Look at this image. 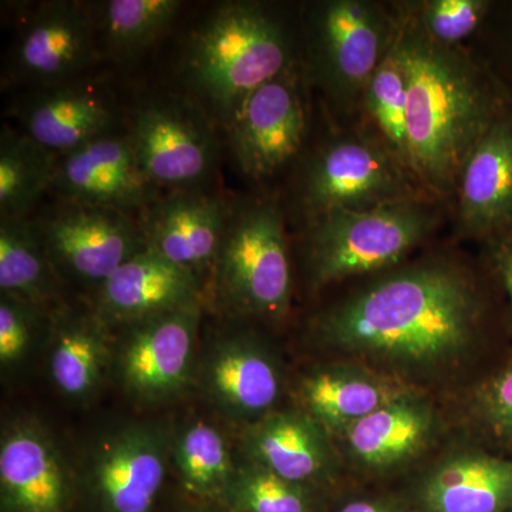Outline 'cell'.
<instances>
[{
	"mask_svg": "<svg viewBox=\"0 0 512 512\" xmlns=\"http://www.w3.org/2000/svg\"><path fill=\"white\" fill-rule=\"evenodd\" d=\"M484 303L466 271L444 261L394 272L323 312L315 336L326 348L393 375L440 372L466 355Z\"/></svg>",
	"mask_w": 512,
	"mask_h": 512,
	"instance_id": "obj_1",
	"label": "cell"
},
{
	"mask_svg": "<svg viewBox=\"0 0 512 512\" xmlns=\"http://www.w3.org/2000/svg\"><path fill=\"white\" fill-rule=\"evenodd\" d=\"M396 46L407 79L409 171L431 191H456L467 158L495 120L500 101L457 47L433 42L416 19L400 23Z\"/></svg>",
	"mask_w": 512,
	"mask_h": 512,
	"instance_id": "obj_2",
	"label": "cell"
},
{
	"mask_svg": "<svg viewBox=\"0 0 512 512\" xmlns=\"http://www.w3.org/2000/svg\"><path fill=\"white\" fill-rule=\"evenodd\" d=\"M293 55L291 29L269 6L221 3L185 47L187 96L227 127L255 90L295 67Z\"/></svg>",
	"mask_w": 512,
	"mask_h": 512,
	"instance_id": "obj_3",
	"label": "cell"
},
{
	"mask_svg": "<svg viewBox=\"0 0 512 512\" xmlns=\"http://www.w3.org/2000/svg\"><path fill=\"white\" fill-rule=\"evenodd\" d=\"M437 217L420 200L338 210L308 221L305 266L315 288L390 268L429 237Z\"/></svg>",
	"mask_w": 512,
	"mask_h": 512,
	"instance_id": "obj_4",
	"label": "cell"
},
{
	"mask_svg": "<svg viewBox=\"0 0 512 512\" xmlns=\"http://www.w3.org/2000/svg\"><path fill=\"white\" fill-rule=\"evenodd\" d=\"M284 212L271 200L231 205L215 285L221 302L238 315L278 322L291 306L292 268Z\"/></svg>",
	"mask_w": 512,
	"mask_h": 512,
	"instance_id": "obj_5",
	"label": "cell"
},
{
	"mask_svg": "<svg viewBox=\"0 0 512 512\" xmlns=\"http://www.w3.org/2000/svg\"><path fill=\"white\" fill-rule=\"evenodd\" d=\"M215 124L187 94H151L131 113L126 134L144 173L160 190H205L220 161Z\"/></svg>",
	"mask_w": 512,
	"mask_h": 512,
	"instance_id": "obj_6",
	"label": "cell"
},
{
	"mask_svg": "<svg viewBox=\"0 0 512 512\" xmlns=\"http://www.w3.org/2000/svg\"><path fill=\"white\" fill-rule=\"evenodd\" d=\"M399 25L380 6L362 0H330L308 16L309 72L323 92L350 107L396 40Z\"/></svg>",
	"mask_w": 512,
	"mask_h": 512,
	"instance_id": "obj_7",
	"label": "cell"
},
{
	"mask_svg": "<svg viewBox=\"0 0 512 512\" xmlns=\"http://www.w3.org/2000/svg\"><path fill=\"white\" fill-rule=\"evenodd\" d=\"M414 178L377 137L346 134L316 151L301 174L298 202L306 218L419 200Z\"/></svg>",
	"mask_w": 512,
	"mask_h": 512,
	"instance_id": "obj_8",
	"label": "cell"
},
{
	"mask_svg": "<svg viewBox=\"0 0 512 512\" xmlns=\"http://www.w3.org/2000/svg\"><path fill=\"white\" fill-rule=\"evenodd\" d=\"M33 221L59 279L96 291L146 249L140 221L113 208L60 201Z\"/></svg>",
	"mask_w": 512,
	"mask_h": 512,
	"instance_id": "obj_9",
	"label": "cell"
},
{
	"mask_svg": "<svg viewBox=\"0 0 512 512\" xmlns=\"http://www.w3.org/2000/svg\"><path fill=\"white\" fill-rule=\"evenodd\" d=\"M202 302L121 326L113 370L133 399L161 403L183 393L195 373Z\"/></svg>",
	"mask_w": 512,
	"mask_h": 512,
	"instance_id": "obj_10",
	"label": "cell"
},
{
	"mask_svg": "<svg viewBox=\"0 0 512 512\" xmlns=\"http://www.w3.org/2000/svg\"><path fill=\"white\" fill-rule=\"evenodd\" d=\"M92 6L49 2L30 13L9 53L8 76L30 90L84 77L97 62Z\"/></svg>",
	"mask_w": 512,
	"mask_h": 512,
	"instance_id": "obj_11",
	"label": "cell"
},
{
	"mask_svg": "<svg viewBox=\"0 0 512 512\" xmlns=\"http://www.w3.org/2000/svg\"><path fill=\"white\" fill-rule=\"evenodd\" d=\"M306 121L295 67L255 90L225 127L242 174L265 180L291 163L305 140Z\"/></svg>",
	"mask_w": 512,
	"mask_h": 512,
	"instance_id": "obj_12",
	"label": "cell"
},
{
	"mask_svg": "<svg viewBox=\"0 0 512 512\" xmlns=\"http://www.w3.org/2000/svg\"><path fill=\"white\" fill-rule=\"evenodd\" d=\"M171 436L156 423H133L107 434L87 460V476L106 512H150L168 464Z\"/></svg>",
	"mask_w": 512,
	"mask_h": 512,
	"instance_id": "obj_13",
	"label": "cell"
},
{
	"mask_svg": "<svg viewBox=\"0 0 512 512\" xmlns=\"http://www.w3.org/2000/svg\"><path fill=\"white\" fill-rule=\"evenodd\" d=\"M60 201L143 214L163 195L138 163L126 133L57 156L52 190Z\"/></svg>",
	"mask_w": 512,
	"mask_h": 512,
	"instance_id": "obj_14",
	"label": "cell"
},
{
	"mask_svg": "<svg viewBox=\"0 0 512 512\" xmlns=\"http://www.w3.org/2000/svg\"><path fill=\"white\" fill-rule=\"evenodd\" d=\"M211 348L198 369L210 402L245 426L275 412L284 392V375L264 343L248 333H229Z\"/></svg>",
	"mask_w": 512,
	"mask_h": 512,
	"instance_id": "obj_15",
	"label": "cell"
},
{
	"mask_svg": "<svg viewBox=\"0 0 512 512\" xmlns=\"http://www.w3.org/2000/svg\"><path fill=\"white\" fill-rule=\"evenodd\" d=\"M15 110L23 133L56 156L121 133L113 96L86 77L30 90Z\"/></svg>",
	"mask_w": 512,
	"mask_h": 512,
	"instance_id": "obj_16",
	"label": "cell"
},
{
	"mask_svg": "<svg viewBox=\"0 0 512 512\" xmlns=\"http://www.w3.org/2000/svg\"><path fill=\"white\" fill-rule=\"evenodd\" d=\"M0 491L6 512H67L69 464L39 420L20 417L3 429Z\"/></svg>",
	"mask_w": 512,
	"mask_h": 512,
	"instance_id": "obj_17",
	"label": "cell"
},
{
	"mask_svg": "<svg viewBox=\"0 0 512 512\" xmlns=\"http://www.w3.org/2000/svg\"><path fill=\"white\" fill-rule=\"evenodd\" d=\"M231 212L220 195L205 190L161 195L141 214L146 248L200 276L214 266Z\"/></svg>",
	"mask_w": 512,
	"mask_h": 512,
	"instance_id": "obj_18",
	"label": "cell"
},
{
	"mask_svg": "<svg viewBox=\"0 0 512 512\" xmlns=\"http://www.w3.org/2000/svg\"><path fill=\"white\" fill-rule=\"evenodd\" d=\"M198 301L200 276L146 248L121 265L97 289L94 312L111 328Z\"/></svg>",
	"mask_w": 512,
	"mask_h": 512,
	"instance_id": "obj_19",
	"label": "cell"
},
{
	"mask_svg": "<svg viewBox=\"0 0 512 512\" xmlns=\"http://www.w3.org/2000/svg\"><path fill=\"white\" fill-rule=\"evenodd\" d=\"M458 222L466 234L512 232V120L501 116L481 138L458 177Z\"/></svg>",
	"mask_w": 512,
	"mask_h": 512,
	"instance_id": "obj_20",
	"label": "cell"
},
{
	"mask_svg": "<svg viewBox=\"0 0 512 512\" xmlns=\"http://www.w3.org/2000/svg\"><path fill=\"white\" fill-rule=\"evenodd\" d=\"M245 458L291 483H319L332 473L328 431L302 410H275L245 426Z\"/></svg>",
	"mask_w": 512,
	"mask_h": 512,
	"instance_id": "obj_21",
	"label": "cell"
},
{
	"mask_svg": "<svg viewBox=\"0 0 512 512\" xmlns=\"http://www.w3.org/2000/svg\"><path fill=\"white\" fill-rule=\"evenodd\" d=\"M423 512H510L512 458L466 451L441 460L421 481Z\"/></svg>",
	"mask_w": 512,
	"mask_h": 512,
	"instance_id": "obj_22",
	"label": "cell"
},
{
	"mask_svg": "<svg viewBox=\"0 0 512 512\" xmlns=\"http://www.w3.org/2000/svg\"><path fill=\"white\" fill-rule=\"evenodd\" d=\"M392 377L356 366H326L313 370L299 383L302 412L326 431L342 434L356 421L409 394Z\"/></svg>",
	"mask_w": 512,
	"mask_h": 512,
	"instance_id": "obj_23",
	"label": "cell"
},
{
	"mask_svg": "<svg viewBox=\"0 0 512 512\" xmlns=\"http://www.w3.org/2000/svg\"><path fill=\"white\" fill-rule=\"evenodd\" d=\"M434 427L430 404L409 393L356 421L340 436L360 467L384 471L416 457L429 443Z\"/></svg>",
	"mask_w": 512,
	"mask_h": 512,
	"instance_id": "obj_24",
	"label": "cell"
},
{
	"mask_svg": "<svg viewBox=\"0 0 512 512\" xmlns=\"http://www.w3.org/2000/svg\"><path fill=\"white\" fill-rule=\"evenodd\" d=\"M110 326L96 312H60L52 322L49 375L57 392L87 402L113 367Z\"/></svg>",
	"mask_w": 512,
	"mask_h": 512,
	"instance_id": "obj_25",
	"label": "cell"
},
{
	"mask_svg": "<svg viewBox=\"0 0 512 512\" xmlns=\"http://www.w3.org/2000/svg\"><path fill=\"white\" fill-rule=\"evenodd\" d=\"M56 154L23 131L3 126L0 134V221L32 218L52 190Z\"/></svg>",
	"mask_w": 512,
	"mask_h": 512,
	"instance_id": "obj_26",
	"label": "cell"
},
{
	"mask_svg": "<svg viewBox=\"0 0 512 512\" xmlns=\"http://www.w3.org/2000/svg\"><path fill=\"white\" fill-rule=\"evenodd\" d=\"M59 281L33 218L0 221V293L46 308Z\"/></svg>",
	"mask_w": 512,
	"mask_h": 512,
	"instance_id": "obj_27",
	"label": "cell"
},
{
	"mask_svg": "<svg viewBox=\"0 0 512 512\" xmlns=\"http://www.w3.org/2000/svg\"><path fill=\"white\" fill-rule=\"evenodd\" d=\"M183 5L178 0H110L97 3L92 12L107 52L134 59L170 30Z\"/></svg>",
	"mask_w": 512,
	"mask_h": 512,
	"instance_id": "obj_28",
	"label": "cell"
},
{
	"mask_svg": "<svg viewBox=\"0 0 512 512\" xmlns=\"http://www.w3.org/2000/svg\"><path fill=\"white\" fill-rule=\"evenodd\" d=\"M171 463L185 488L200 495L227 494L238 464L224 433L205 420H192L171 437Z\"/></svg>",
	"mask_w": 512,
	"mask_h": 512,
	"instance_id": "obj_29",
	"label": "cell"
},
{
	"mask_svg": "<svg viewBox=\"0 0 512 512\" xmlns=\"http://www.w3.org/2000/svg\"><path fill=\"white\" fill-rule=\"evenodd\" d=\"M363 104L383 146L409 171L406 133L407 79L396 40L367 84Z\"/></svg>",
	"mask_w": 512,
	"mask_h": 512,
	"instance_id": "obj_30",
	"label": "cell"
},
{
	"mask_svg": "<svg viewBox=\"0 0 512 512\" xmlns=\"http://www.w3.org/2000/svg\"><path fill=\"white\" fill-rule=\"evenodd\" d=\"M225 495L241 512H311L303 485L276 476L248 458L237 464Z\"/></svg>",
	"mask_w": 512,
	"mask_h": 512,
	"instance_id": "obj_31",
	"label": "cell"
},
{
	"mask_svg": "<svg viewBox=\"0 0 512 512\" xmlns=\"http://www.w3.org/2000/svg\"><path fill=\"white\" fill-rule=\"evenodd\" d=\"M45 308L0 293V367L10 372L28 359L35 348Z\"/></svg>",
	"mask_w": 512,
	"mask_h": 512,
	"instance_id": "obj_32",
	"label": "cell"
},
{
	"mask_svg": "<svg viewBox=\"0 0 512 512\" xmlns=\"http://www.w3.org/2000/svg\"><path fill=\"white\" fill-rule=\"evenodd\" d=\"M487 9L483 0H431L423 3L416 20L433 42L457 47L476 32Z\"/></svg>",
	"mask_w": 512,
	"mask_h": 512,
	"instance_id": "obj_33",
	"label": "cell"
},
{
	"mask_svg": "<svg viewBox=\"0 0 512 512\" xmlns=\"http://www.w3.org/2000/svg\"><path fill=\"white\" fill-rule=\"evenodd\" d=\"M474 412L488 436L512 453V362L480 387Z\"/></svg>",
	"mask_w": 512,
	"mask_h": 512,
	"instance_id": "obj_34",
	"label": "cell"
},
{
	"mask_svg": "<svg viewBox=\"0 0 512 512\" xmlns=\"http://www.w3.org/2000/svg\"><path fill=\"white\" fill-rule=\"evenodd\" d=\"M493 261L512 308V235L494 238Z\"/></svg>",
	"mask_w": 512,
	"mask_h": 512,
	"instance_id": "obj_35",
	"label": "cell"
},
{
	"mask_svg": "<svg viewBox=\"0 0 512 512\" xmlns=\"http://www.w3.org/2000/svg\"><path fill=\"white\" fill-rule=\"evenodd\" d=\"M338 512H399L390 505L373 500H353L343 504Z\"/></svg>",
	"mask_w": 512,
	"mask_h": 512,
	"instance_id": "obj_36",
	"label": "cell"
},
{
	"mask_svg": "<svg viewBox=\"0 0 512 512\" xmlns=\"http://www.w3.org/2000/svg\"><path fill=\"white\" fill-rule=\"evenodd\" d=\"M511 235H512V232H511Z\"/></svg>",
	"mask_w": 512,
	"mask_h": 512,
	"instance_id": "obj_37",
	"label": "cell"
},
{
	"mask_svg": "<svg viewBox=\"0 0 512 512\" xmlns=\"http://www.w3.org/2000/svg\"><path fill=\"white\" fill-rule=\"evenodd\" d=\"M510 512H512V510Z\"/></svg>",
	"mask_w": 512,
	"mask_h": 512,
	"instance_id": "obj_38",
	"label": "cell"
}]
</instances>
